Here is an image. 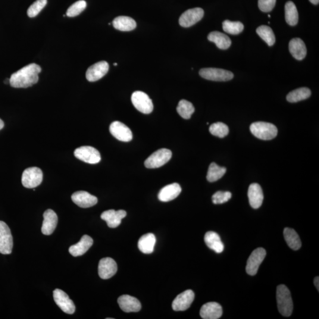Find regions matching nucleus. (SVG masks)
<instances>
[{
    "label": "nucleus",
    "mask_w": 319,
    "mask_h": 319,
    "mask_svg": "<svg viewBox=\"0 0 319 319\" xmlns=\"http://www.w3.org/2000/svg\"><path fill=\"white\" fill-rule=\"evenodd\" d=\"M42 69L36 64H30L11 75L10 85L16 88H26L36 84L39 80V74Z\"/></svg>",
    "instance_id": "obj_1"
},
{
    "label": "nucleus",
    "mask_w": 319,
    "mask_h": 319,
    "mask_svg": "<svg viewBox=\"0 0 319 319\" xmlns=\"http://www.w3.org/2000/svg\"><path fill=\"white\" fill-rule=\"evenodd\" d=\"M277 301L278 311L284 317H289L292 314L293 303L290 290L283 284L277 287Z\"/></svg>",
    "instance_id": "obj_2"
},
{
    "label": "nucleus",
    "mask_w": 319,
    "mask_h": 319,
    "mask_svg": "<svg viewBox=\"0 0 319 319\" xmlns=\"http://www.w3.org/2000/svg\"><path fill=\"white\" fill-rule=\"evenodd\" d=\"M251 133L256 138L263 140L273 139L277 135L278 130L274 124L265 122H255L250 126Z\"/></svg>",
    "instance_id": "obj_3"
},
{
    "label": "nucleus",
    "mask_w": 319,
    "mask_h": 319,
    "mask_svg": "<svg viewBox=\"0 0 319 319\" xmlns=\"http://www.w3.org/2000/svg\"><path fill=\"white\" fill-rule=\"evenodd\" d=\"M42 180L43 172L38 167L27 168L22 174V184L28 189L35 188L41 184Z\"/></svg>",
    "instance_id": "obj_4"
},
{
    "label": "nucleus",
    "mask_w": 319,
    "mask_h": 319,
    "mask_svg": "<svg viewBox=\"0 0 319 319\" xmlns=\"http://www.w3.org/2000/svg\"><path fill=\"white\" fill-rule=\"evenodd\" d=\"M172 153L170 150L161 149L150 156L146 160L145 166L148 168H156L166 164L171 158Z\"/></svg>",
    "instance_id": "obj_5"
},
{
    "label": "nucleus",
    "mask_w": 319,
    "mask_h": 319,
    "mask_svg": "<svg viewBox=\"0 0 319 319\" xmlns=\"http://www.w3.org/2000/svg\"><path fill=\"white\" fill-rule=\"evenodd\" d=\"M199 75L204 79L212 81H228L234 78L231 72L219 68H203L200 70Z\"/></svg>",
    "instance_id": "obj_6"
},
{
    "label": "nucleus",
    "mask_w": 319,
    "mask_h": 319,
    "mask_svg": "<svg viewBox=\"0 0 319 319\" xmlns=\"http://www.w3.org/2000/svg\"><path fill=\"white\" fill-rule=\"evenodd\" d=\"M131 101L134 107L143 114H150L153 110L152 100L145 92H134L131 96Z\"/></svg>",
    "instance_id": "obj_7"
},
{
    "label": "nucleus",
    "mask_w": 319,
    "mask_h": 319,
    "mask_svg": "<svg viewBox=\"0 0 319 319\" xmlns=\"http://www.w3.org/2000/svg\"><path fill=\"white\" fill-rule=\"evenodd\" d=\"M74 155L81 161L89 164H96L101 161L98 150L90 146H82L75 150Z\"/></svg>",
    "instance_id": "obj_8"
},
{
    "label": "nucleus",
    "mask_w": 319,
    "mask_h": 319,
    "mask_svg": "<svg viewBox=\"0 0 319 319\" xmlns=\"http://www.w3.org/2000/svg\"><path fill=\"white\" fill-rule=\"evenodd\" d=\"M13 246V240L10 228L4 222L0 221V253L10 254Z\"/></svg>",
    "instance_id": "obj_9"
},
{
    "label": "nucleus",
    "mask_w": 319,
    "mask_h": 319,
    "mask_svg": "<svg viewBox=\"0 0 319 319\" xmlns=\"http://www.w3.org/2000/svg\"><path fill=\"white\" fill-rule=\"evenodd\" d=\"M266 256L264 248H258L253 251L247 261L246 271L250 276H255L257 273L259 265L263 261Z\"/></svg>",
    "instance_id": "obj_10"
},
{
    "label": "nucleus",
    "mask_w": 319,
    "mask_h": 319,
    "mask_svg": "<svg viewBox=\"0 0 319 319\" xmlns=\"http://www.w3.org/2000/svg\"><path fill=\"white\" fill-rule=\"evenodd\" d=\"M53 299L62 311L66 314L73 315L75 312V306L67 294L60 289H56L53 292Z\"/></svg>",
    "instance_id": "obj_11"
},
{
    "label": "nucleus",
    "mask_w": 319,
    "mask_h": 319,
    "mask_svg": "<svg viewBox=\"0 0 319 319\" xmlns=\"http://www.w3.org/2000/svg\"><path fill=\"white\" fill-rule=\"evenodd\" d=\"M204 15V11L201 8L189 9L184 12L179 18V24L181 27H190L198 23Z\"/></svg>",
    "instance_id": "obj_12"
},
{
    "label": "nucleus",
    "mask_w": 319,
    "mask_h": 319,
    "mask_svg": "<svg viewBox=\"0 0 319 319\" xmlns=\"http://www.w3.org/2000/svg\"><path fill=\"white\" fill-rule=\"evenodd\" d=\"M109 131L115 139L123 142H129L133 139L132 131L120 121H114L109 127Z\"/></svg>",
    "instance_id": "obj_13"
},
{
    "label": "nucleus",
    "mask_w": 319,
    "mask_h": 319,
    "mask_svg": "<svg viewBox=\"0 0 319 319\" xmlns=\"http://www.w3.org/2000/svg\"><path fill=\"white\" fill-rule=\"evenodd\" d=\"M195 299V293L191 290H186L178 295L172 303L174 311H184L188 309Z\"/></svg>",
    "instance_id": "obj_14"
},
{
    "label": "nucleus",
    "mask_w": 319,
    "mask_h": 319,
    "mask_svg": "<svg viewBox=\"0 0 319 319\" xmlns=\"http://www.w3.org/2000/svg\"><path fill=\"white\" fill-rule=\"evenodd\" d=\"M117 264L111 258H104L100 260L98 274L102 279L106 280L113 277L117 272Z\"/></svg>",
    "instance_id": "obj_15"
},
{
    "label": "nucleus",
    "mask_w": 319,
    "mask_h": 319,
    "mask_svg": "<svg viewBox=\"0 0 319 319\" xmlns=\"http://www.w3.org/2000/svg\"><path fill=\"white\" fill-rule=\"evenodd\" d=\"M109 65L105 61L99 62L90 67L86 71V78L89 82H95L108 73Z\"/></svg>",
    "instance_id": "obj_16"
},
{
    "label": "nucleus",
    "mask_w": 319,
    "mask_h": 319,
    "mask_svg": "<svg viewBox=\"0 0 319 319\" xmlns=\"http://www.w3.org/2000/svg\"><path fill=\"white\" fill-rule=\"evenodd\" d=\"M72 200L75 204L82 208L92 207L98 203L96 197L85 191L75 192L72 195Z\"/></svg>",
    "instance_id": "obj_17"
},
{
    "label": "nucleus",
    "mask_w": 319,
    "mask_h": 319,
    "mask_svg": "<svg viewBox=\"0 0 319 319\" xmlns=\"http://www.w3.org/2000/svg\"><path fill=\"white\" fill-rule=\"evenodd\" d=\"M126 216L127 212L124 210L116 211L114 209H111L103 212L101 218L106 222L109 228H115L121 224L122 220Z\"/></svg>",
    "instance_id": "obj_18"
},
{
    "label": "nucleus",
    "mask_w": 319,
    "mask_h": 319,
    "mask_svg": "<svg viewBox=\"0 0 319 319\" xmlns=\"http://www.w3.org/2000/svg\"><path fill=\"white\" fill-rule=\"evenodd\" d=\"M223 308L218 303L209 302L202 306L200 315L203 319H218L223 315Z\"/></svg>",
    "instance_id": "obj_19"
},
{
    "label": "nucleus",
    "mask_w": 319,
    "mask_h": 319,
    "mask_svg": "<svg viewBox=\"0 0 319 319\" xmlns=\"http://www.w3.org/2000/svg\"><path fill=\"white\" fill-rule=\"evenodd\" d=\"M43 218L42 232L45 236H50L54 232L57 226L58 216L52 209H48L44 213Z\"/></svg>",
    "instance_id": "obj_20"
},
{
    "label": "nucleus",
    "mask_w": 319,
    "mask_h": 319,
    "mask_svg": "<svg viewBox=\"0 0 319 319\" xmlns=\"http://www.w3.org/2000/svg\"><path fill=\"white\" fill-rule=\"evenodd\" d=\"M119 306L124 312H138L142 309V305L138 299L129 295H123L118 299Z\"/></svg>",
    "instance_id": "obj_21"
},
{
    "label": "nucleus",
    "mask_w": 319,
    "mask_h": 319,
    "mask_svg": "<svg viewBox=\"0 0 319 319\" xmlns=\"http://www.w3.org/2000/svg\"><path fill=\"white\" fill-rule=\"evenodd\" d=\"M248 196L249 204L254 209H258L262 205L264 200L263 192L261 187L257 183H252L249 186Z\"/></svg>",
    "instance_id": "obj_22"
},
{
    "label": "nucleus",
    "mask_w": 319,
    "mask_h": 319,
    "mask_svg": "<svg viewBox=\"0 0 319 319\" xmlns=\"http://www.w3.org/2000/svg\"><path fill=\"white\" fill-rule=\"evenodd\" d=\"M181 188L179 184L174 183L165 186L160 191L158 198L160 201L163 202L173 201L179 196Z\"/></svg>",
    "instance_id": "obj_23"
},
{
    "label": "nucleus",
    "mask_w": 319,
    "mask_h": 319,
    "mask_svg": "<svg viewBox=\"0 0 319 319\" xmlns=\"http://www.w3.org/2000/svg\"><path fill=\"white\" fill-rule=\"evenodd\" d=\"M93 240L92 238L85 235L82 237L79 242L70 247L69 252L75 257L82 255L88 251L93 245Z\"/></svg>",
    "instance_id": "obj_24"
},
{
    "label": "nucleus",
    "mask_w": 319,
    "mask_h": 319,
    "mask_svg": "<svg viewBox=\"0 0 319 319\" xmlns=\"http://www.w3.org/2000/svg\"><path fill=\"white\" fill-rule=\"evenodd\" d=\"M289 51L293 57L298 61L303 60L307 55V49L305 43L300 38L293 39L290 40Z\"/></svg>",
    "instance_id": "obj_25"
},
{
    "label": "nucleus",
    "mask_w": 319,
    "mask_h": 319,
    "mask_svg": "<svg viewBox=\"0 0 319 319\" xmlns=\"http://www.w3.org/2000/svg\"><path fill=\"white\" fill-rule=\"evenodd\" d=\"M204 239L206 245L213 251L218 253V254L223 252L224 243L222 242L221 238L217 233L209 231V232L206 233Z\"/></svg>",
    "instance_id": "obj_26"
},
{
    "label": "nucleus",
    "mask_w": 319,
    "mask_h": 319,
    "mask_svg": "<svg viewBox=\"0 0 319 319\" xmlns=\"http://www.w3.org/2000/svg\"><path fill=\"white\" fill-rule=\"evenodd\" d=\"M156 239L154 234L152 233L144 235L140 238L138 247L141 252L146 254H152L154 251Z\"/></svg>",
    "instance_id": "obj_27"
},
{
    "label": "nucleus",
    "mask_w": 319,
    "mask_h": 319,
    "mask_svg": "<svg viewBox=\"0 0 319 319\" xmlns=\"http://www.w3.org/2000/svg\"><path fill=\"white\" fill-rule=\"evenodd\" d=\"M115 29L122 32H130L136 29V22L133 18L128 16H118L112 21Z\"/></svg>",
    "instance_id": "obj_28"
},
{
    "label": "nucleus",
    "mask_w": 319,
    "mask_h": 319,
    "mask_svg": "<svg viewBox=\"0 0 319 319\" xmlns=\"http://www.w3.org/2000/svg\"><path fill=\"white\" fill-rule=\"evenodd\" d=\"M209 41L214 42L219 49L226 50L231 45V40L226 34L217 31L212 32L208 36Z\"/></svg>",
    "instance_id": "obj_29"
},
{
    "label": "nucleus",
    "mask_w": 319,
    "mask_h": 319,
    "mask_svg": "<svg viewBox=\"0 0 319 319\" xmlns=\"http://www.w3.org/2000/svg\"><path fill=\"white\" fill-rule=\"evenodd\" d=\"M284 237L287 245L293 250H298L302 246V242L298 234L292 228H286L284 230Z\"/></svg>",
    "instance_id": "obj_30"
},
{
    "label": "nucleus",
    "mask_w": 319,
    "mask_h": 319,
    "mask_svg": "<svg viewBox=\"0 0 319 319\" xmlns=\"http://www.w3.org/2000/svg\"><path fill=\"white\" fill-rule=\"evenodd\" d=\"M285 18L290 26H296L298 23L299 13L296 6L292 1H288L285 5Z\"/></svg>",
    "instance_id": "obj_31"
},
{
    "label": "nucleus",
    "mask_w": 319,
    "mask_h": 319,
    "mask_svg": "<svg viewBox=\"0 0 319 319\" xmlns=\"http://www.w3.org/2000/svg\"><path fill=\"white\" fill-rule=\"evenodd\" d=\"M311 90L308 87H300L290 92L287 96L288 101L292 103L298 102L309 98Z\"/></svg>",
    "instance_id": "obj_32"
},
{
    "label": "nucleus",
    "mask_w": 319,
    "mask_h": 319,
    "mask_svg": "<svg viewBox=\"0 0 319 319\" xmlns=\"http://www.w3.org/2000/svg\"><path fill=\"white\" fill-rule=\"evenodd\" d=\"M226 171V168L219 166L215 162H212L209 165L206 178L209 182H215L223 177Z\"/></svg>",
    "instance_id": "obj_33"
},
{
    "label": "nucleus",
    "mask_w": 319,
    "mask_h": 319,
    "mask_svg": "<svg viewBox=\"0 0 319 319\" xmlns=\"http://www.w3.org/2000/svg\"><path fill=\"white\" fill-rule=\"evenodd\" d=\"M259 37L264 40L269 46H272L274 45L276 42V37H275L274 33L271 28L262 25L259 26L256 30Z\"/></svg>",
    "instance_id": "obj_34"
},
{
    "label": "nucleus",
    "mask_w": 319,
    "mask_h": 319,
    "mask_svg": "<svg viewBox=\"0 0 319 319\" xmlns=\"http://www.w3.org/2000/svg\"><path fill=\"white\" fill-rule=\"evenodd\" d=\"M177 111L181 117L188 120L191 117L195 112V108L191 102L182 99L179 102L177 107Z\"/></svg>",
    "instance_id": "obj_35"
},
{
    "label": "nucleus",
    "mask_w": 319,
    "mask_h": 319,
    "mask_svg": "<svg viewBox=\"0 0 319 319\" xmlns=\"http://www.w3.org/2000/svg\"><path fill=\"white\" fill-rule=\"evenodd\" d=\"M223 28L224 32L233 35H237L242 32L244 26L241 22L227 20L223 22Z\"/></svg>",
    "instance_id": "obj_36"
},
{
    "label": "nucleus",
    "mask_w": 319,
    "mask_h": 319,
    "mask_svg": "<svg viewBox=\"0 0 319 319\" xmlns=\"http://www.w3.org/2000/svg\"><path fill=\"white\" fill-rule=\"evenodd\" d=\"M209 131L213 136L220 137V138H224L229 133V128L226 124L218 122V123L211 125L209 127Z\"/></svg>",
    "instance_id": "obj_37"
},
{
    "label": "nucleus",
    "mask_w": 319,
    "mask_h": 319,
    "mask_svg": "<svg viewBox=\"0 0 319 319\" xmlns=\"http://www.w3.org/2000/svg\"><path fill=\"white\" fill-rule=\"evenodd\" d=\"M86 7V2L84 0H80L70 6L67 11L68 17H74L80 14Z\"/></svg>",
    "instance_id": "obj_38"
},
{
    "label": "nucleus",
    "mask_w": 319,
    "mask_h": 319,
    "mask_svg": "<svg viewBox=\"0 0 319 319\" xmlns=\"http://www.w3.org/2000/svg\"><path fill=\"white\" fill-rule=\"evenodd\" d=\"M48 1L47 0H37L30 6L27 10L28 16L33 18L37 16L42 9L45 7Z\"/></svg>",
    "instance_id": "obj_39"
},
{
    "label": "nucleus",
    "mask_w": 319,
    "mask_h": 319,
    "mask_svg": "<svg viewBox=\"0 0 319 319\" xmlns=\"http://www.w3.org/2000/svg\"><path fill=\"white\" fill-rule=\"evenodd\" d=\"M232 197V194L230 192L219 191L212 196V202L214 204H223L227 202Z\"/></svg>",
    "instance_id": "obj_40"
},
{
    "label": "nucleus",
    "mask_w": 319,
    "mask_h": 319,
    "mask_svg": "<svg viewBox=\"0 0 319 319\" xmlns=\"http://www.w3.org/2000/svg\"><path fill=\"white\" fill-rule=\"evenodd\" d=\"M276 0H258V7L262 12H268L273 10Z\"/></svg>",
    "instance_id": "obj_41"
},
{
    "label": "nucleus",
    "mask_w": 319,
    "mask_h": 319,
    "mask_svg": "<svg viewBox=\"0 0 319 319\" xmlns=\"http://www.w3.org/2000/svg\"><path fill=\"white\" fill-rule=\"evenodd\" d=\"M314 284L316 287L317 288L318 290H319V277H316L314 280Z\"/></svg>",
    "instance_id": "obj_42"
},
{
    "label": "nucleus",
    "mask_w": 319,
    "mask_h": 319,
    "mask_svg": "<svg viewBox=\"0 0 319 319\" xmlns=\"http://www.w3.org/2000/svg\"><path fill=\"white\" fill-rule=\"evenodd\" d=\"M309 1L315 5H318L319 3V0H309Z\"/></svg>",
    "instance_id": "obj_43"
},
{
    "label": "nucleus",
    "mask_w": 319,
    "mask_h": 319,
    "mask_svg": "<svg viewBox=\"0 0 319 319\" xmlns=\"http://www.w3.org/2000/svg\"><path fill=\"white\" fill-rule=\"evenodd\" d=\"M4 122L1 120V119H0V130H2L3 128H4Z\"/></svg>",
    "instance_id": "obj_44"
},
{
    "label": "nucleus",
    "mask_w": 319,
    "mask_h": 319,
    "mask_svg": "<svg viewBox=\"0 0 319 319\" xmlns=\"http://www.w3.org/2000/svg\"><path fill=\"white\" fill-rule=\"evenodd\" d=\"M117 65H118V64H117V63H115V64H114V66H117Z\"/></svg>",
    "instance_id": "obj_45"
},
{
    "label": "nucleus",
    "mask_w": 319,
    "mask_h": 319,
    "mask_svg": "<svg viewBox=\"0 0 319 319\" xmlns=\"http://www.w3.org/2000/svg\"><path fill=\"white\" fill-rule=\"evenodd\" d=\"M268 17H269V18H270V17H271V15H270V14H269V15H268Z\"/></svg>",
    "instance_id": "obj_46"
}]
</instances>
